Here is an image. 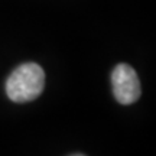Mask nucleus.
Returning a JSON list of instances; mask_svg holds the SVG:
<instances>
[{
    "instance_id": "1",
    "label": "nucleus",
    "mask_w": 156,
    "mask_h": 156,
    "mask_svg": "<svg viewBox=\"0 0 156 156\" xmlns=\"http://www.w3.org/2000/svg\"><path fill=\"white\" fill-rule=\"evenodd\" d=\"M44 87V69L35 62H26L9 75L6 81V94L15 103H29L42 94Z\"/></svg>"
},
{
    "instance_id": "2",
    "label": "nucleus",
    "mask_w": 156,
    "mask_h": 156,
    "mask_svg": "<svg viewBox=\"0 0 156 156\" xmlns=\"http://www.w3.org/2000/svg\"><path fill=\"white\" fill-rule=\"evenodd\" d=\"M112 87L114 98L123 106L136 103L142 94L139 77L136 71L127 64H119L113 69Z\"/></svg>"
},
{
    "instance_id": "3",
    "label": "nucleus",
    "mask_w": 156,
    "mask_h": 156,
    "mask_svg": "<svg viewBox=\"0 0 156 156\" xmlns=\"http://www.w3.org/2000/svg\"><path fill=\"white\" fill-rule=\"evenodd\" d=\"M71 156H85V155H83V153H74V155H71Z\"/></svg>"
}]
</instances>
